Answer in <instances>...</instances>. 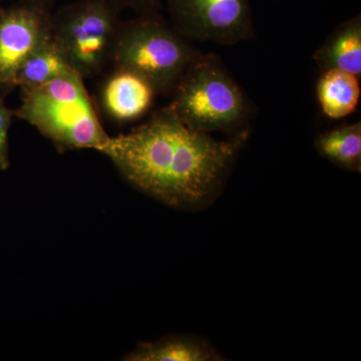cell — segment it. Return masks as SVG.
<instances>
[{
	"instance_id": "ba28073f",
	"label": "cell",
	"mask_w": 361,
	"mask_h": 361,
	"mask_svg": "<svg viewBox=\"0 0 361 361\" xmlns=\"http://www.w3.org/2000/svg\"><path fill=\"white\" fill-rule=\"evenodd\" d=\"M157 94L155 87L139 73L116 68L102 90V104L111 120L130 123L148 113Z\"/></svg>"
},
{
	"instance_id": "8fae6325",
	"label": "cell",
	"mask_w": 361,
	"mask_h": 361,
	"mask_svg": "<svg viewBox=\"0 0 361 361\" xmlns=\"http://www.w3.org/2000/svg\"><path fill=\"white\" fill-rule=\"evenodd\" d=\"M73 71H75L71 68L51 32L18 68L14 78V87L32 89Z\"/></svg>"
},
{
	"instance_id": "52a82bcc",
	"label": "cell",
	"mask_w": 361,
	"mask_h": 361,
	"mask_svg": "<svg viewBox=\"0 0 361 361\" xmlns=\"http://www.w3.org/2000/svg\"><path fill=\"white\" fill-rule=\"evenodd\" d=\"M51 32L47 7L23 1L0 8V92L13 89L18 68Z\"/></svg>"
},
{
	"instance_id": "9c48e42d",
	"label": "cell",
	"mask_w": 361,
	"mask_h": 361,
	"mask_svg": "<svg viewBox=\"0 0 361 361\" xmlns=\"http://www.w3.org/2000/svg\"><path fill=\"white\" fill-rule=\"evenodd\" d=\"M313 59L320 70L336 68L361 75V16L341 23L316 49Z\"/></svg>"
},
{
	"instance_id": "277c9868",
	"label": "cell",
	"mask_w": 361,
	"mask_h": 361,
	"mask_svg": "<svg viewBox=\"0 0 361 361\" xmlns=\"http://www.w3.org/2000/svg\"><path fill=\"white\" fill-rule=\"evenodd\" d=\"M200 54L159 14H142L120 23L111 61L148 80L158 94H170Z\"/></svg>"
},
{
	"instance_id": "6da1fadb",
	"label": "cell",
	"mask_w": 361,
	"mask_h": 361,
	"mask_svg": "<svg viewBox=\"0 0 361 361\" xmlns=\"http://www.w3.org/2000/svg\"><path fill=\"white\" fill-rule=\"evenodd\" d=\"M247 137L220 141L168 106L128 134L109 137L99 152L140 191L169 206L198 209L220 193Z\"/></svg>"
},
{
	"instance_id": "5bb4252c",
	"label": "cell",
	"mask_w": 361,
	"mask_h": 361,
	"mask_svg": "<svg viewBox=\"0 0 361 361\" xmlns=\"http://www.w3.org/2000/svg\"><path fill=\"white\" fill-rule=\"evenodd\" d=\"M14 111L7 108L4 97L0 92V170L6 171L11 165L9 160L8 133Z\"/></svg>"
},
{
	"instance_id": "e0dca14e",
	"label": "cell",
	"mask_w": 361,
	"mask_h": 361,
	"mask_svg": "<svg viewBox=\"0 0 361 361\" xmlns=\"http://www.w3.org/2000/svg\"><path fill=\"white\" fill-rule=\"evenodd\" d=\"M0 1H1V0H0Z\"/></svg>"
},
{
	"instance_id": "7c38bea8",
	"label": "cell",
	"mask_w": 361,
	"mask_h": 361,
	"mask_svg": "<svg viewBox=\"0 0 361 361\" xmlns=\"http://www.w3.org/2000/svg\"><path fill=\"white\" fill-rule=\"evenodd\" d=\"M129 361H208L222 360L207 342L192 336H168L154 342H142L130 355Z\"/></svg>"
},
{
	"instance_id": "8992f818",
	"label": "cell",
	"mask_w": 361,
	"mask_h": 361,
	"mask_svg": "<svg viewBox=\"0 0 361 361\" xmlns=\"http://www.w3.org/2000/svg\"><path fill=\"white\" fill-rule=\"evenodd\" d=\"M168 9L188 40L232 45L255 35L250 0H168Z\"/></svg>"
},
{
	"instance_id": "4fadbf2b",
	"label": "cell",
	"mask_w": 361,
	"mask_h": 361,
	"mask_svg": "<svg viewBox=\"0 0 361 361\" xmlns=\"http://www.w3.org/2000/svg\"><path fill=\"white\" fill-rule=\"evenodd\" d=\"M315 149L320 156L351 172L361 170V123L341 126L318 135Z\"/></svg>"
},
{
	"instance_id": "9a60e30c",
	"label": "cell",
	"mask_w": 361,
	"mask_h": 361,
	"mask_svg": "<svg viewBox=\"0 0 361 361\" xmlns=\"http://www.w3.org/2000/svg\"><path fill=\"white\" fill-rule=\"evenodd\" d=\"M120 9L130 8L142 14H158L161 0H111Z\"/></svg>"
},
{
	"instance_id": "3957f363",
	"label": "cell",
	"mask_w": 361,
	"mask_h": 361,
	"mask_svg": "<svg viewBox=\"0 0 361 361\" xmlns=\"http://www.w3.org/2000/svg\"><path fill=\"white\" fill-rule=\"evenodd\" d=\"M21 90L23 102L14 114L59 149L99 152L110 137L99 122L84 78L75 71Z\"/></svg>"
},
{
	"instance_id": "2e32d148",
	"label": "cell",
	"mask_w": 361,
	"mask_h": 361,
	"mask_svg": "<svg viewBox=\"0 0 361 361\" xmlns=\"http://www.w3.org/2000/svg\"><path fill=\"white\" fill-rule=\"evenodd\" d=\"M23 1L28 2V4H37V6L47 7L54 0H23Z\"/></svg>"
},
{
	"instance_id": "30bf717a",
	"label": "cell",
	"mask_w": 361,
	"mask_h": 361,
	"mask_svg": "<svg viewBox=\"0 0 361 361\" xmlns=\"http://www.w3.org/2000/svg\"><path fill=\"white\" fill-rule=\"evenodd\" d=\"M360 78L348 71H323L316 85V94L322 113L341 120L355 113L360 99Z\"/></svg>"
},
{
	"instance_id": "5b68a950",
	"label": "cell",
	"mask_w": 361,
	"mask_h": 361,
	"mask_svg": "<svg viewBox=\"0 0 361 361\" xmlns=\"http://www.w3.org/2000/svg\"><path fill=\"white\" fill-rule=\"evenodd\" d=\"M120 11L111 0H80L52 18V35L71 68L82 78L101 73L118 32Z\"/></svg>"
},
{
	"instance_id": "7a4b0ae2",
	"label": "cell",
	"mask_w": 361,
	"mask_h": 361,
	"mask_svg": "<svg viewBox=\"0 0 361 361\" xmlns=\"http://www.w3.org/2000/svg\"><path fill=\"white\" fill-rule=\"evenodd\" d=\"M171 110L200 132L248 137L252 104L222 59L201 52L176 85Z\"/></svg>"
}]
</instances>
